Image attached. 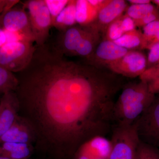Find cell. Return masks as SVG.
I'll return each instance as SVG.
<instances>
[{
    "label": "cell",
    "instance_id": "1",
    "mask_svg": "<svg viewBox=\"0 0 159 159\" xmlns=\"http://www.w3.org/2000/svg\"><path fill=\"white\" fill-rule=\"evenodd\" d=\"M16 74L19 103L32 108L46 131L60 142V159L111 132L115 97L125 84L120 75L67 59L47 42L35 46L29 64Z\"/></svg>",
    "mask_w": 159,
    "mask_h": 159
},
{
    "label": "cell",
    "instance_id": "2",
    "mask_svg": "<svg viewBox=\"0 0 159 159\" xmlns=\"http://www.w3.org/2000/svg\"><path fill=\"white\" fill-rule=\"evenodd\" d=\"M114 105V120L116 124L132 125L152 103L156 95L141 80L125 83Z\"/></svg>",
    "mask_w": 159,
    "mask_h": 159
},
{
    "label": "cell",
    "instance_id": "3",
    "mask_svg": "<svg viewBox=\"0 0 159 159\" xmlns=\"http://www.w3.org/2000/svg\"><path fill=\"white\" fill-rule=\"evenodd\" d=\"M111 133V149L108 159H135L140 142L135 124H115Z\"/></svg>",
    "mask_w": 159,
    "mask_h": 159
},
{
    "label": "cell",
    "instance_id": "4",
    "mask_svg": "<svg viewBox=\"0 0 159 159\" xmlns=\"http://www.w3.org/2000/svg\"><path fill=\"white\" fill-rule=\"evenodd\" d=\"M33 41L20 40L7 42L0 48V66L14 74L26 67L35 48Z\"/></svg>",
    "mask_w": 159,
    "mask_h": 159
},
{
    "label": "cell",
    "instance_id": "5",
    "mask_svg": "<svg viewBox=\"0 0 159 159\" xmlns=\"http://www.w3.org/2000/svg\"><path fill=\"white\" fill-rule=\"evenodd\" d=\"M27 9L31 31L36 45L43 44L48 40L52 21L48 9L43 0H30L23 5Z\"/></svg>",
    "mask_w": 159,
    "mask_h": 159
},
{
    "label": "cell",
    "instance_id": "6",
    "mask_svg": "<svg viewBox=\"0 0 159 159\" xmlns=\"http://www.w3.org/2000/svg\"><path fill=\"white\" fill-rule=\"evenodd\" d=\"M134 123L141 142L159 148V94Z\"/></svg>",
    "mask_w": 159,
    "mask_h": 159
},
{
    "label": "cell",
    "instance_id": "7",
    "mask_svg": "<svg viewBox=\"0 0 159 159\" xmlns=\"http://www.w3.org/2000/svg\"><path fill=\"white\" fill-rule=\"evenodd\" d=\"M147 57L140 51H129L125 55L110 64L107 69L115 74L129 78L140 77L147 69Z\"/></svg>",
    "mask_w": 159,
    "mask_h": 159
},
{
    "label": "cell",
    "instance_id": "8",
    "mask_svg": "<svg viewBox=\"0 0 159 159\" xmlns=\"http://www.w3.org/2000/svg\"><path fill=\"white\" fill-rule=\"evenodd\" d=\"M0 25L6 32L17 33L34 42L29 15L23 6L12 7L0 15Z\"/></svg>",
    "mask_w": 159,
    "mask_h": 159
},
{
    "label": "cell",
    "instance_id": "9",
    "mask_svg": "<svg viewBox=\"0 0 159 159\" xmlns=\"http://www.w3.org/2000/svg\"><path fill=\"white\" fill-rule=\"evenodd\" d=\"M128 51L114 42L105 39L99 42L86 62L97 67L107 68L110 64L121 58Z\"/></svg>",
    "mask_w": 159,
    "mask_h": 159
},
{
    "label": "cell",
    "instance_id": "10",
    "mask_svg": "<svg viewBox=\"0 0 159 159\" xmlns=\"http://www.w3.org/2000/svg\"><path fill=\"white\" fill-rule=\"evenodd\" d=\"M88 30V27L74 26L60 31L53 45L66 56H75L77 47Z\"/></svg>",
    "mask_w": 159,
    "mask_h": 159
},
{
    "label": "cell",
    "instance_id": "11",
    "mask_svg": "<svg viewBox=\"0 0 159 159\" xmlns=\"http://www.w3.org/2000/svg\"><path fill=\"white\" fill-rule=\"evenodd\" d=\"M111 149L110 140L98 136L84 143L74 154L75 159H108Z\"/></svg>",
    "mask_w": 159,
    "mask_h": 159
},
{
    "label": "cell",
    "instance_id": "12",
    "mask_svg": "<svg viewBox=\"0 0 159 159\" xmlns=\"http://www.w3.org/2000/svg\"><path fill=\"white\" fill-rule=\"evenodd\" d=\"M128 7L126 1L123 0H106L98 11L96 20L90 26L99 32L104 31L111 23L123 15Z\"/></svg>",
    "mask_w": 159,
    "mask_h": 159
},
{
    "label": "cell",
    "instance_id": "13",
    "mask_svg": "<svg viewBox=\"0 0 159 159\" xmlns=\"http://www.w3.org/2000/svg\"><path fill=\"white\" fill-rule=\"evenodd\" d=\"M20 105L16 94L12 92L3 95L0 106V138L12 126L17 117Z\"/></svg>",
    "mask_w": 159,
    "mask_h": 159
},
{
    "label": "cell",
    "instance_id": "14",
    "mask_svg": "<svg viewBox=\"0 0 159 159\" xmlns=\"http://www.w3.org/2000/svg\"><path fill=\"white\" fill-rule=\"evenodd\" d=\"M31 139V131L29 126L17 117L12 126L0 138V143L30 144Z\"/></svg>",
    "mask_w": 159,
    "mask_h": 159
},
{
    "label": "cell",
    "instance_id": "15",
    "mask_svg": "<svg viewBox=\"0 0 159 159\" xmlns=\"http://www.w3.org/2000/svg\"><path fill=\"white\" fill-rule=\"evenodd\" d=\"M31 152L30 144L12 142L0 143V157L11 159H29Z\"/></svg>",
    "mask_w": 159,
    "mask_h": 159
},
{
    "label": "cell",
    "instance_id": "16",
    "mask_svg": "<svg viewBox=\"0 0 159 159\" xmlns=\"http://www.w3.org/2000/svg\"><path fill=\"white\" fill-rule=\"evenodd\" d=\"M98 12V10L90 4L88 0L76 1V21L80 25H91L96 20Z\"/></svg>",
    "mask_w": 159,
    "mask_h": 159
},
{
    "label": "cell",
    "instance_id": "17",
    "mask_svg": "<svg viewBox=\"0 0 159 159\" xmlns=\"http://www.w3.org/2000/svg\"><path fill=\"white\" fill-rule=\"evenodd\" d=\"M114 42L128 51L146 49V44L143 33L136 29L124 33Z\"/></svg>",
    "mask_w": 159,
    "mask_h": 159
},
{
    "label": "cell",
    "instance_id": "18",
    "mask_svg": "<svg viewBox=\"0 0 159 159\" xmlns=\"http://www.w3.org/2000/svg\"><path fill=\"white\" fill-rule=\"evenodd\" d=\"M76 1H69L67 6L54 20L53 25L59 31H64L77 24Z\"/></svg>",
    "mask_w": 159,
    "mask_h": 159
},
{
    "label": "cell",
    "instance_id": "19",
    "mask_svg": "<svg viewBox=\"0 0 159 159\" xmlns=\"http://www.w3.org/2000/svg\"><path fill=\"white\" fill-rule=\"evenodd\" d=\"M139 77L140 80L147 84L152 93L159 94V64L146 69Z\"/></svg>",
    "mask_w": 159,
    "mask_h": 159
},
{
    "label": "cell",
    "instance_id": "20",
    "mask_svg": "<svg viewBox=\"0 0 159 159\" xmlns=\"http://www.w3.org/2000/svg\"><path fill=\"white\" fill-rule=\"evenodd\" d=\"M18 84L15 74L0 66V95L15 91Z\"/></svg>",
    "mask_w": 159,
    "mask_h": 159
},
{
    "label": "cell",
    "instance_id": "21",
    "mask_svg": "<svg viewBox=\"0 0 159 159\" xmlns=\"http://www.w3.org/2000/svg\"><path fill=\"white\" fill-rule=\"evenodd\" d=\"M158 10L151 3L142 5H131L126 9L125 15L134 20L141 19L146 15Z\"/></svg>",
    "mask_w": 159,
    "mask_h": 159
},
{
    "label": "cell",
    "instance_id": "22",
    "mask_svg": "<svg viewBox=\"0 0 159 159\" xmlns=\"http://www.w3.org/2000/svg\"><path fill=\"white\" fill-rule=\"evenodd\" d=\"M143 37L146 44V49L159 43V20L154 21L143 27Z\"/></svg>",
    "mask_w": 159,
    "mask_h": 159
},
{
    "label": "cell",
    "instance_id": "23",
    "mask_svg": "<svg viewBox=\"0 0 159 159\" xmlns=\"http://www.w3.org/2000/svg\"><path fill=\"white\" fill-rule=\"evenodd\" d=\"M135 159H159V149L140 141Z\"/></svg>",
    "mask_w": 159,
    "mask_h": 159
},
{
    "label": "cell",
    "instance_id": "24",
    "mask_svg": "<svg viewBox=\"0 0 159 159\" xmlns=\"http://www.w3.org/2000/svg\"><path fill=\"white\" fill-rule=\"evenodd\" d=\"M120 17L111 23L107 27L105 30V39L114 42L120 38L124 34L121 27Z\"/></svg>",
    "mask_w": 159,
    "mask_h": 159
},
{
    "label": "cell",
    "instance_id": "25",
    "mask_svg": "<svg viewBox=\"0 0 159 159\" xmlns=\"http://www.w3.org/2000/svg\"><path fill=\"white\" fill-rule=\"evenodd\" d=\"M51 14L52 25L54 20L69 3L68 0H44ZM53 26V25H52Z\"/></svg>",
    "mask_w": 159,
    "mask_h": 159
},
{
    "label": "cell",
    "instance_id": "26",
    "mask_svg": "<svg viewBox=\"0 0 159 159\" xmlns=\"http://www.w3.org/2000/svg\"><path fill=\"white\" fill-rule=\"evenodd\" d=\"M159 64V43L152 46L149 49L147 57V69L156 66Z\"/></svg>",
    "mask_w": 159,
    "mask_h": 159
},
{
    "label": "cell",
    "instance_id": "27",
    "mask_svg": "<svg viewBox=\"0 0 159 159\" xmlns=\"http://www.w3.org/2000/svg\"><path fill=\"white\" fill-rule=\"evenodd\" d=\"M159 20V11L158 10L149 13L144 17L137 20H134L136 27H144L149 23L154 21Z\"/></svg>",
    "mask_w": 159,
    "mask_h": 159
},
{
    "label": "cell",
    "instance_id": "28",
    "mask_svg": "<svg viewBox=\"0 0 159 159\" xmlns=\"http://www.w3.org/2000/svg\"><path fill=\"white\" fill-rule=\"evenodd\" d=\"M121 27L124 33L135 30L136 26L132 19L126 15H122L120 17Z\"/></svg>",
    "mask_w": 159,
    "mask_h": 159
},
{
    "label": "cell",
    "instance_id": "29",
    "mask_svg": "<svg viewBox=\"0 0 159 159\" xmlns=\"http://www.w3.org/2000/svg\"><path fill=\"white\" fill-rule=\"evenodd\" d=\"M18 2V1L0 0V14H2L14 7Z\"/></svg>",
    "mask_w": 159,
    "mask_h": 159
},
{
    "label": "cell",
    "instance_id": "30",
    "mask_svg": "<svg viewBox=\"0 0 159 159\" xmlns=\"http://www.w3.org/2000/svg\"><path fill=\"white\" fill-rule=\"evenodd\" d=\"M89 2L99 11L105 4L106 0H88Z\"/></svg>",
    "mask_w": 159,
    "mask_h": 159
},
{
    "label": "cell",
    "instance_id": "31",
    "mask_svg": "<svg viewBox=\"0 0 159 159\" xmlns=\"http://www.w3.org/2000/svg\"><path fill=\"white\" fill-rule=\"evenodd\" d=\"M7 41L6 32L0 25V48L7 42Z\"/></svg>",
    "mask_w": 159,
    "mask_h": 159
},
{
    "label": "cell",
    "instance_id": "32",
    "mask_svg": "<svg viewBox=\"0 0 159 159\" xmlns=\"http://www.w3.org/2000/svg\"><path fill=\"white\" fill-rule=\"evenodd\" d=\"M132 5H142V4H149L151 1L149 0H129L127 1Z\"/></svg>",
    "mask_w": 159,
    "mask_h": 159
},
{
    "label": "cell",
    "instance_id": "33",
    "mask_svg": "<svg viewBox=\"0 0 159 159\" xmlns=\"http://www.w3.org/2000/svg\"><path fill=\"white\" fill-rule=\"evenodd\" d=\"M151 2L155 4L156 5H157L158 6H159V0H153V1H152Z\"/></svg>",
    "mask_w": 159,
    "mask_h": 159
},
{
    "label": "cell",
    "instance_id": "34",
    "mask_svg": "<svg viewBox=\"0 0 159 159\" xmlns=\"http://www.w3.org/2000/svg\"><path fill=\"white\" fill-rule=\"evenodd\" d=\"M0 159H11L9 158L5 157H0Z\"/></svg>",
    "mask_w": 159,
    "mask_h": 159
},
{
    "label": "cell",
    "instance_id": "35",
    "mask_svg": "<svg viewBox=\"0 0 159 159\" xmlns=\"http://www.w3.org/2000/svg\"><path fill=\"white\" fill-rule=\"evenodd\" d=\"M0 111H1V106H0Z\"/></svg>",
    "mask_w": 159,
    "mask_h": 159
}]
</instances>
